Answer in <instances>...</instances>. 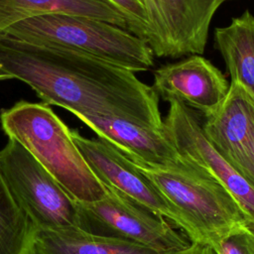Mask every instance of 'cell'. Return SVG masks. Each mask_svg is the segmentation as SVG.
<instances>
[{
  "instance_id": "18",
  "label": "cell",
  "mask_w": 254,
  "mask_h": 254,
  "mask_svg": "<svg viewBox=\"0 0 254 254\" xmlns=\"http://www.w3.org/2000/svg\"><path fill=\"white\" fill-rule=\"evenodd\" d=\"M126 17L129 32L147 41L148 23L143 0H110Z\"/></svg>"
},
{
  "instance_id": "20",
  "label": "cell",
  "mask_w": 254,
  "mask_h": 254,
  "mask_svg": "<svg viewBox=\"0 0 254 254\" xmlns=\"http://www.w3.org/2000/svg\"><path fill=\"white\" fill-rule=\"evenodd\" d=\"M11 77L9 75H6L4 73H0V80H5V79H10Z\"/></svg>"
},
{
  "instance_id": "14",
  "label": "cell",
  "mask_w": 254,
  "mask_h": 254,
  "mask_svg": "<svg viewBox=\"0 0 254 254\" xmlns=\"http://www.w3.org/2000/svg\"><path fill=\"white\" fill-rule=\"evenodd\" d=\"M213 36L230 83L241 87L254 103V15L245 10L228 25L216 28Z\"/></svg>"
},
{
  "instance_id": "16",
  "label": "cell",
  "mask_w": 254,
  "mask_h": 254,
  "mask_svg": "<svg viewBox=\"0 0 254 254\" xmlns=\"http://www.w3.org/2000/svg\"><path fill=\"white\" fill-rule=\"evenodd\" d=\"M36 232L0 176V254H34Z\"/></svg>"
},
{
  "instance_id": "13",
  "label": "cell",
  "mask_w": 254,
  "mask_h": 254,
  "mask_svg": "<svg viewBox=\"0 0 254 254\" xmlns=\"http://www.w3.org/2000/svg\"><path fill=\"white\" fill-rule=\"evenodd\" d=\"M49 14L97 19L129 31L125 15L110 0H0V38L23 21Z\"/></svg>"
},
{
  "instance_id": "8",
  "label": "cell",
  "mask_w": 254,
  "mask_h": 254,
  "mask_svg": "<svg viewBox=\"0 0 254 254\" xmlns=\"http://www.w3.org/2000/svg\"><path fill=\"white\" fill-rule=\"evenodd\" d=\"M71 138L85 163L102 183L164 216L187 235V226L159 188L128 157L100 138H86L70 130Z\"/></svg>"
},
{
  "instance_id": "19",
  "label": "cell",
  "mask_w": 254,
  "mask_h": 254,
  "mask_svg": "<svg viewBox=\"0 0 254 254\" xmlns=\"http://www.w3.org/2000/svg\"><path fill=\"white\" fill-rule=\"evenodd\" d=\"M165 254H214V252L208 246L191 242V244L185 249L172 251Z\"/></svg>"
},
{
  "instance_id": "3",
  "label": "cell",
  "mask_w": 254,
  "mask_h": 254,
  "mask_svg": "<svg viewBox=\"0 0 254 254\" xmlns=\"http://www.w3.org/2000/svg\"><path fill=\"white\" fill-rule=\"evenodd\" d=\"M137 166L181 214L192 243L212 248L233 229L249 225L235 196L199 165L182 157L173 168Z\"/></svg>"
},
{
  "instance_id": "17",
  "label": "cell",
  "mask_w": 254,
  "mask_h": 254,
  "mask_svg": "<svg viewBox=\"0 0 254 254\" xmlns=\"http://www.w3.org/2000/svg\"><path fill=\"white\" fill-rule=\"evenodd\" d=\"M211 249L214 254H254V231L249 225L239 226Z\"/></svg>"
},
{
  "instance_id": "2",
  "label": "cell",
  "mask_w": 254,
  "mask_h": 254,
  "mask_svg": "<svg viewBox=\"0 0 254 254\" xmlns=\"http://www.w3.org/2000/svg\"><path fill=\"white\" fill-rule=\"evenodd\" d=\"M0 121L8 138L27 149L76 201L92 202L106 195V188L85 163L70 130L48 104L19 101L2 110Z\"/></svg>"
},
{
  "instance_id": "9",
  "label": "cell",
  "mask_w": 254,
  "mask_h": 254,
  "mask_svg": "<svg viewBox=\"0 0 254 254\" xmlns=\"http://www.w3.org/2000/svg\"><path fill=\"white\" fill-rule=\"evenodd\" d=\"M164 131L181 155L213 175L235 196L254 231V189L205 137L198 113L178 100L169 102Z\"/></svg>"
},
{
  "instance_id": "6",
  "label": "cell",
  "mask_w": 254,
  "mask_h": 254,
  "mask_svg": "<svg viewBox=\"0 0 254 254\" xmlns=\"http://www.w3.org/2000/svg\"><path fill=\"white\" fill-rule=\"evenodd\" d=\"M106 188V195L92 202H78L79 228L96 235L120 238L163 254L189 247L191 241L164 216L123 192Z\"/></svg>"
},
{
  "instance_id": "4",
  "label": "cell",
  "mask_w": 254,
  "mask_h": 254,
  "mask_svg": "<svg viewBox=\"0 0 254 254\" xmlns=\"http://www.w3.org/2000/svg\"><path fill=\"white\" fill-rule=\"evenodd\" d=\"M1 38L82 53L134 72L151 69L155 60L147 41L129 31L105 21L68 14L28 19Z\"/></svg>"
},
{
  "instance_id": "1",
  "label": "cell",
  "mask_w": 254,
  "mask_h": 254,
  "mask_svg": "<svg viewBox=\"0 0 254 254\" xmlns=\"http://www.w3.org/2000/svg\"><path fill=\"white\" fill-rule=\"evenodd\" d=\"M0 73L76 117L112 115L164 130L159 95L134 71L89 55L0 38Z\"/></svg>"
},
{
  "instance_id": "12",
  "label": "cell",
  "mask_w": 254,
  "mask_h": 254,
  "mask_svg": "<svg viewBox=\"0 0 254 254\" xmlns=\"http://www.w3.org/2000/svg\"><path fill=\"white\" fill-rule=\"evenodd\" d=\"M77 118L136 165L166 169L182 162L164 130L112 115L88 114Z\"/></svg>"
},
{
  "instance_id": "7",
  "label": "cell",
  "mask_w": 254,
  "mask_h": 254,
  "mask_svg": "<svg viewBox=\"0 0 254 254\" xmlns=\"http://www.w3.org/2000/svg\"><path fill=\"white\" fill-rule=\"evenodd\" d=\"M229 1L234 0H143L147 43L155 57L202 55L212 19Z\"/></svg>"
},
{
  "instance_id": "15",
  "label": "cell",
  "mask_w": 254,
  "mask_h": 254,
  "mask_svg": "<svg viewBox=\"0 0 254 254\" xmlns=\"http://www.w3.org/2000/svg\"><path fill=\"white\" fill-rule=\"evenodd\" d=\"M34 254H163L144 245L80 228L37 229Z\"/></svg>"
},
{
  "instance_id": "11",
  "label": "cell",
  "mask_w": 254,
  "mask_h": 254,
  "mask_svg": "<svg viewBox=\"0 0 254 254\" xmlns=\"http://www.w3.org/2000/svg\"><path fill=\"white\" fill-rule=\"evenodd\" d=\"M202 129L214 149L254 189V103L241 87L230 83L223 104L205 118Z\"/></svg>"
},
{
  "instance_id": "10",
  "label": "cell",
  "mask_w": 254,
  "mask_h": 254,
  "mask_svg": "<svg viewBox=\"0 0 254 254\" xmlns=\"http://www.w3.org/2000/svg\"><path fill=\"white\" fill-rule=\"evenodd\" d=\"M153 76L152 87L159 97L178 100L205 118L218 111L230 85L221 70L201 55L164 64Z\"/></svg>"
},
{
  "instance_id": "5",
  "label": "cell",
  "mask_w": 254,
  "mask_h": 254,
  "mask_svg": "<svg viewBox=\"0 0 254 254\" xmlns=\"http://www.w3.org/2000/svg\"><path fill=\"white\" fill-rule=\"evenodd\" d=\"M0 176L37 229L79 228L78 202L14 139L0 150Z\"/></svg>"
}]
</instances>
